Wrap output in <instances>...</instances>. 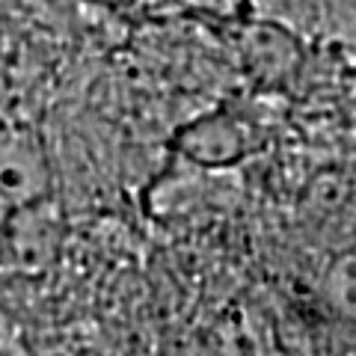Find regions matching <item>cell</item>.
Returning <instances> with one entry per match:
<instances>
[{
    "mask_svg": "<svg viewBox=\"0 0 356 356\" xmlns=\"http://www.w3.org/2000/svg\"><path fill=\"white\" fill-rule=\"evenodd\" d=\"M181 356H217V353H211L205 348H187V350H181Z\"/></svg>",
    "mask_w": 356,
    "mask_h": 356,
    "instance_id": "cell-1",
    "label": "cell"
}]
</instances>
